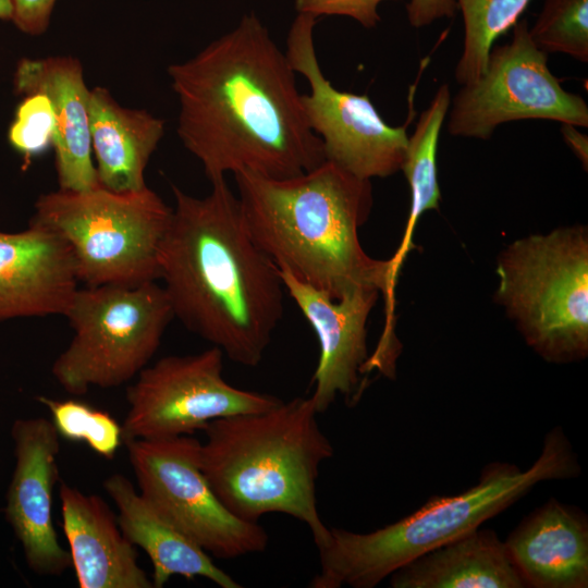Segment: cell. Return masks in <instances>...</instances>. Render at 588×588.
Here are the masks:
<instances>
[{"label":"cell","instance_id":"cell-1","mask_svg":"<svg viewBox=\"0 0 588 588\" xmlns=\"http://www.w3.org/2000/svg\"><path fill=\"white\" fill-rule=\"evenodd\" d=\"M177 136L210 182L247 170L287 179L326 161L295 72L254 14L191 59L168 66Z\"/></svg>","mask_w":588,"mask_h":588},{"label":"cell","instance_id":"cell-2","mask_svg":"<svg viewBox=\"0 0 588 588\" xmlns=\"http://www.w3.org/2000/svg\"><path fill=\"white\" fill-rule=\"evenodd\" d=\"M204 197L172 185L158 264L174 318L230 360L259 365L283 316L277 265L252 237L225 179Z\"/></svg>","mask_w":588,"mask_h":588},{"label":"cell","instance_id":"cell-3","mask_svg":"<svg viewBox=\"0 0 588 588\" xmlns=\"http://www.w3.org/2000/svg\"><path fill=\"white\" fill-rule=\"evenodd\" d=\"M246 226L279 269L333 299L360 287L387 299L384 332H393V290L399 272L392 259L368 256L358 229L372 207L370 180L331 161L287 179L247 170L234 173Z\"/></svg>","mask_w":588,"mask_h":588},{"label":"cell","instance_id":"cell-4","mask_svg":"<svg viewBox=\"0 0 588 588\" xmlns=\"http://www.w3.org/2000/svg\"><path fill=\"white\" fill-rule=\"evenodd\" d=\"M311 397H294L249 414L207 424L199 464L220 501L237 517L258 522L281 513L307 525L316 547L324 542L316 499L321 464L333 446L317 420Z\"/></svg>","mask_w":588,"mask_h":588},{"label":"cell","instance_id":"cell-5","mask_svg":"<svg viewBox=\"0 0 588 588\" xmlns=\"http://www.w3.org/2000/svg\"><path fill=\"white\" fill-rule=\"evenodd\" d=\"M580 466L560 427L544 438L540 455L527 469L494 462L464 492L432 497L404 518L371 532L329 528L319 552L311 588H373L416 558L480 527L548 480L578 476Z\"/></svg>","mask_w":588,"mask_h":588},{"label":"cell","instance_id":"cell-6","mask_svg":"<svg viewBox=\"0 0 588 588\" xmlns=\"http://www.w3.org/2000/svg\"><path fill=\"white\" fill-rule=\"evenodd\" d=\"M497 302L527 344L554 364L588 355V233L560 228L516 240L499 256Z\"/></svg>","mask_w":588,"mask_h":588},{"label":"cell","instance_id":"cell-7","mask_svg":"<svg viewBox=\"0 0 588 588\" xmlns=\"http://www.w3.org/2000/svg\"><path fill=\"white\" fill-rule=\"evenodd\" d=\"M171 215L148 186L114 192L98 184L40 195L32 219L65 241L85 286L139 285L160 279L158 253Z\"/></svg>","mask_w":588,"mask_h":588},{"label":"cell","instance_id":"cell-8","mask_svg":"<svg viewBox=\"0 0 588 588\" xmlns=\"http://www.w3.org/2000/svg\"><path fill=\"white\" fill-rule=\"evenodd\" d=\"M73 336L51 373L73 395L130 382L158 351L174 315L157 281L77 289L64 315Z\"/></svg>","mask_w":588,"mask_h":588},{"label":"cell","instance_id":"cell-9","mask_svg":"<svg viewBox=\"0 0 588 588\" xmlns=\"http://www.w3.org/2000/svg\"><path fill=\"white\" fill-rule=\"evenodd\" d=\"M139 493L210 556L233 560L266 550L258 522L234 515L216 495L191 436L124 441Z\"/></svg>","mask_w":588,"mask_h":588},{"label":"cell","instance_id":"cell-10","mask_svg":"<svg viewBox=\"0 0 588 588\" xmlns=\"http://www.w3.org/2000/svg\"><path fill=\"white\" fill-rule=\"evenodd\" d=\"M448 132L489 139L502 123L552 120L588 126L585 99L565 90L548 66V54L529 35L527 20L513 26L509 44L492 46L486 69L451 98Z\"/></svg>","mask_w":588,"mask_h":588},{"label":"cell","instance_id":"cell-11","mask_svg":"<svg viewBox=\"0 0 588 588\" xmlns=\"http://www.w3.org/2000/svg\"><path fill=\"white\" fill-rule=\"evenodd\" d=\"M316 21L297 13L286 37L285 54L294 72L308 82L309 93L302 94V105L309 127L322 142L326 160L363 180L396 173L405 159L414 89L408 99L409 119L392 126L367 95L335 88L319 65Z\"/></svg>","mask_w":588,"mask_h":588},{"label":"cell","instance_id":"cell-12","mask_svg":"<svg viewBox=\"0 0 588 588\" xmlns=\"http://www.w3.org/2000/svg\"><path fill=\"white\" fill-rule=\"evenodd\" d=\"M223 357L211 345L195 354L164 356L140 370L126 390L123 443L192 436L218 418L264 412L282 402L230 384L222 376Z\"/></svg>","mask_w":588,"mask_h":588},{"label":"cell","instance_id":"cell-13","mask_svg":"<svg viewBox=\"0 0 588 588\" xmlns=\"http://www.w3.org/2000/svg\"><path fill=\"white\" fill-rule=\"evenodd\" d=\"M11 437L15 466L7 492L5 518L28 567L39 576H61L72 567V561L52 519L60 436L51 420L29 417L13 422Z\"/></svg>","mask_w":588,"mask_h":588},{"label":"cell","instance_id":"cell-14","mask_svg":"<svg viewBox=\"0 0 588 588\" xmlns=\"http://www.w3.org/2000/svg\"><path fill=\"white\" fill-rule=\"evenodd\" d=\"M289 296L295 302L314 329L319 343V358L311 378L310 395L318 414L324 413L342 396L356 401L364 388L368 360L367 320L380 292L376 289H356L333 299L279 269Z\"/></svg>","mask_w":588,"mask_h":588},{"label":"cell","instance_id":"cell-15","mask_svg":"<svg viewBox=\"0 0 588 588\" xmlns=\"http://www.w3.org/2000/svg\"><path fill=\"white\" fill-rule=\"evenodd\" d=\"M65 241L30 219L20 232L0 231V321L64 316L78 289Z\"/></svg>","mask_w":588,"mask_h":588},{"label":"cell","instance_id":"cell-16","mask_svg":"<svg viewBox=\"0 0 588 588\" xmlns=\"http://www.w3.org/2000/svg\"><path fill=\"white\" fill-rule=\"evenodd\" d=\"M13 89L22 96L45 94L51 102L59 189L86 191L98 185L89 132L90 89L79 60L71 56L22 58L13 75Z\"/></svg>","mask_w":588,"mask_h":588},{"label":"cell","instance_id":"cell-17","mask_svg":"<svg viewBox=\"0 0 588 588\" xmlns=\"http://www.w3.org/2000/svg\"><path fill=\"white\" fill-rule=\"evenodd\" d=\"M62 528L79 588H154L117 515L97 494L62 481Z\"/></svg>","mask_w":588,"mask_h":588},{"label":"cell","instance_id":"cell-18","mask_svg":"<svg viewBox=\"0 0 588 588\" xmlns=\"http://www.w3.org/2000/svg\"><path fill=\"white\" fill-rule=\"evenodd\" d=\"M504 543L526 587H588V524L576 507L549 500Z\"/></svg>","mask_w":588,"mask_h":588},{"label":"cell","instance_id":"cell-19","mask_svg":"<svg viewBox=\"0 0 588 588\" xmlns=\"http://www.w3.org/2000/svg\"><path fill=\"white\" fill-rule=\"evenodd\" d=\"M103 489L117 506L122 532L149 558L154 588H162L173 576L203 577L221 588L242 587L203 548L158 513L124 475L108 476Z\"/></svg>","mask_w":588,"mask_h":588},{"label":"cell","instance_id":"cell-20","mask_svg":"<svg viewBox=\"0 0 588 588\" xmlns=\"http://www.w3.org/2000/svg\"><path fill=\"white\" fill-rule=\"evenodd\" d=\"M164 120L121 106L109 89L89 94V132L98 183L114 192L146 187L145 171L164 134Z\"/></svg>","mask_w":588,"mask_h":588},{"label":"cell","instance_id":"cell-21","mask_svg":"<svg viewBox=\"0 0 588 588\" xmlns=\"http://www.w3.org/2000/svg\"><path fill=\"white\" fill-rule=\"evenodd\" d=\"M393 588H524L504 541L474 529L406 563L390 576Z\"/></svg>","mask_w":588,"mask_h":588},{"label":"cell","instance_id":"cell-22","mask_svg":"<svg viewBox=\"0 0 588 588\" xmlns=\"http://www.w3.org/2000/svg\"><path fill=\"white\" fill-rule=\"evenodd\" d=\"M451 98L449 85L442 84L429 106L420 113L414 132L408 135L401 170L408 183L411 206L404 237L391 258L397 272L406 254L412 249V236L416 222L425 211L439 206L441 193L438 182L437 152Z\"/></svg>","mask_w":588,"mask_h":588},{"label":"cell","instance_id":"cell-23","mask_svg":"<svg viewBox=\"0 0 588 588\" xmlns=\"http://www.w3.org/2000/svg\"><path fill=\"white\" fill-rule=\"evenodd\" d=\"M531 0H456L464 23L463 51L454 76L460 85L477 79L486 69L494 41L518 21Z\"/></svg>","mask_w":588,"mask_h":588},{"label":"cell","instance_id":"cell-24","mask_svg":"<svg viewBox=\"0 0 588 588\" xmlns=\"http://www.w3.org/2000/svg\"><path fill=\"white\" fill-rule=\"evenodd\" d=\"M60 437L84 442L94 453L112 460L123 444V429L108 412L83 401L39 396Z\"/></svg>","mask_w":588,"mask_h":588},{"label":"cell","instance_id":"cell-25","mask_svg":"<svg viewBox=\"0 0 588 588\" xmlns=\"http://www.w3.org/2000/svg\"><path fill=\"white\" fill-rule=\"evenodd\" d=\"M529 35L547 54L560 52L587 63L588 0H544Z\"/></svg>","mask_w":588,"mask_h":588},{"label":"cell","instance_id":"cell-26","mask_svg":"<svg viewBox=\"0 0 588 588\" xmlns=\"http://www.w3.org/2000/svg\"><path fill=\"white\" fill-rule=\"evenodd\" d=\"M57 125L49 98L41 93L25 95L9 127L12 148L23 156L25 164L53 147Z\"/></svg>","mask_w":588,"mask_h":588},{"label":"cell","instance_id":"cell-27","mask_svg":"<svg viewBox=\"0 0 588 588\" xmlns=\"http://www.w3.org/2000/svg\"><path fill=\"white\" fill-rule=\"evenodd\" d=\"M385 0H295L297 13L314 17L322 15L347 16L366 28L380 22L378 5Z\"/></svg>","mask_w":588,"mask_h":588},{"label":"cell","instance_id":"cell-28","mask_svg":"<svg viewBox=\"0 0 588 588\" xmlns=\"http://www.w3.org/2000/svg\"><path fill=\"white\" fill-rule=\"evenodd\" d=\"M11 22L15 27L32 36L44 34L50 24L57 0H9Z\"/></svg>","mask_w":588,"mask_h":588},{"label":"cell","instance_id":"cell-29","mask_svg":"<svg viewBox=\"0 0 588 588\" xmlns=\"http://www.w3.org/2000/svg\"><path fill=\"white\" fill-rule=\"evenodd\" d=\"M412 26L424 27L442 17H452L457 11L456 0H409L406 5Z\"/></svg>","mask_w":588,"mask_h":588},{"label":"cell","instance_id":"cell-30","mask_svg":"<svg viewBox=\"0 0 588 588\" xmlns=\"http://www.w3.org/2000/svg\"><path fill=\"white\" fill-rule=\"evenodd\" d=\"M561 134L564 142L569 146L573 152L581 161L587 170L588 164V136L583 134L577 126L562 123Z\"/></svg>","mask_w":588,"mask_h":588},{"label":"cell","instance_id":"cell-31","mask_svg":"<svg viewBox=\"0 0 588 588\" xmlns=\"http://www.w3.org/2000/svg\"><path fill=\"white\" fill-rule=\"evenodd\" d=\"M0 20H11V4L9 0H0Z\"/></svg>","mask_w":588,"mask_h":588}]
</instances>
